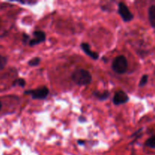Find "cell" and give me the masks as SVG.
I'll return each mask as SVG.
<instances>
[{
	"instance_id": "cell-1",
	"label": "cell",
	"mask_w": 155,
	"mask_h": 155,
	"mask_svg": "<svg viewBox=\"0 0 155 155\" xmlns=\"http://www.w3.org/2000/svg\"><path fill=\"white\" fill-rule=\"evenodd\" d=\"M72 80L79 86H86L92 81V75L86 70L78 69L73 73Z\"/></svg>"
},
{
	"instance_id": "cell-2",
	"label": "cell",
	"mask_w": 155,
	"mask_h": 155,
	"mask_svg": "<svg viewBox=\"0 0 155 155\" xmlns=\"http://www.w3.org/2000/svg\"><path fill=\"white\" fill-rule=\"evenodd\" d=\"M127 68H128V63L127 58L124 55L117 57L112 63V69L117 74H124L127 71Z\"/></svg>"
},
{
	"instance_id": "cell-3",
	"label": "cell",
	"mask_w": 155,
	"mask_h": 155,
	"mask_svg": "<svg viewBox=\"0 0 155 155\" xmlns=\"http://www.w3.org/2000/svg\"><path fill=\"white\" fill-rule=\"evenodd\" d=\"M24 93L31 95L33 99H45L47 95H48V89L43 86V87L39 88V89H34V90L26 91Z\"/></svg>"
},
{
	"instance_id": "cell-4",
	"label": "cell",
	"mask_w": 155,
	"mask_h": 155,
	"mask_svg": "<svg viewBox=\"0 0 155 155\" xmlns=\"http://www.w3.org/2000/svg\"><path fill=\"white\" fill-rule=\"evenodd\" d=\"M118 12L125 22H130L134 18L133 14L130 12V9L124 2H120L118 4Z\"/></svg>"
},
{
	"instance_id": "cell-5",
	"label": "cell",
	"mask_w": 155,
	"mask_h": 155,
	"mask_svg": "<svg viewBox=\"0 0 155 155\" xmlns=\"http://www.w3.org/2000/svg\"><path fill=\"white\" fill-rule=\"evenodd\" d=\"M129 101V97L127 93L124 91H118L115 93L114 97L113 102L115 105H119V104H125Z\"/></svg>"
},
{
	"instance_id": "cell-6",
	"label": "cell",
	"mask_w": 155,
	"mask_h": 155,
	"mask_svg": "<svg viewBox=\"0 0 155 155\" xmlns=\"http://www.w3.org/2000/svg\"><path fill=\"white\" fill-rule=\"evenodd\" d=\"M33 36H34V38L29 42V45L30 46L36 45L45 40V33L43 31H41V30L35 31L33 33Z\"/></svg>"
},
{
	"instance_id": "cell-7",
	"label": "cell",
	"mask_w": 155,
	"mask_h": 155,
	"mask_svg": "<svg viewBox=\"0 0 155 155\" xmlns=\"http://www.w3.org/2000/svg\"><path fill=\"white\" fill-rule=\"evenodd\" d=\"M81 48L82 49H83V51H84L87 55L90 56L93 60H97V59L98 58V54L95 52V51H92V50H91L90 46L89 45V44L83 42V43L81 44Z\"/></svg>"
},
{
	"instance_id": "cell-8",
	"label": "cell",
	"mask_w": 155,
	"mask_h": 155,
	"mask_svg": "<svg viewBox=\"0 0 155 155\" xmlns=\"http://www.w3.org/2000/svg\"><path fill=\"white\" fill-rule=\"evenodd\" d=\"M148 20L151 27L155 29V5H152L148 8Z\"/></svg>"
},
{
	"instance_id": "cell-9",
	"label": "cell",
	"mask_w": 155,
	"mask_h": 155,
	"mask_svg": "<svg viewBox=\"0 0 155 155\" xmlns=\"http://www.w3.org/2000/svg\"><path fill=\"white\" fill-rule=\"evenodd\" d=\"M93 95H95L97 98H98L99 100H101V101H104V100H106L107 98H108L109 95H110V94H109L108 92L105 91V92H95L93 93Z\"/></svg>"
},
{
	"instance_id": "cell-10",
	"label": "cell",
	"mask_w": 155,
	"mask_h": 155,
	"mask_svg": "<svg viewBox=\"0 0 155 155\" xmlns=\"http://www.w3.org/2000/svg\"><path fill=\"white\" fill-rule=\"evenodd\" d=\"M145 145L148 148L155 149V135L150 137L148 139H147L146 142H145Z\"/></svg>"
},
{
	"instance_id": "cell-11",
	"label": "cell",
	"mask_w": 155,
	"mask_h": 155,
	"mask_svg": "<svg viewBox=\"0 0 155 155\" xmlns=\"http://www.w3.org/2000/svg\"><path fill=\"white\" fill-rule=\"evenodd\" d=\"M148 75L145 74V75L142 76V78H141L140 82H139V87H144V86L148 83Z\"/></svg>"
},
{
	"instance_id": "cell-12",
	"label": "cell",
	"mask_w": 155,
	"mask_h": 155,
	"mask_svg": "<svg viewBox=\"0 0 155 155\" xmlns=\"http://www.w3.org/2000/svg\"><path fill=\"white\" fill-rule=\"evenodd\" d=\"M41 61V59L39 58H32L30 61L28 62L29 65L31 67H35V66H37V65L39 64Z\"/></svg>"
},
{
	"instance_id": "cell-13",
	"label": "cell",
	"mask_w": 155,
	"mask_h": 155,
	"mask_svg": "<svg viewBox=\"0 0 155 155\" xmlns=\"http://www.w3.org/2000/svg\"><path fill=\"white\" fill-rule=\"evenodd\" d=\"M7 64V58L2 55H0V71L3 70Z\"/></svg>"
},
{
	"instance_id": "cell-14",
	"label": "cell",
	"mask_w": 155,
	"mask_h": 155,
	"mask_svg": "<svg viewBox=\"0 0 155 155\" xmlns=\"http://www.w3.org/2000/svg\"><path fill=\"white\" fill-rule=\"evenodd\" d=\"M26 83H25V80H24V79H18V80H15V82H14L13 83V86H16V85H18V86H21V87H24V86H25Z\"/></svg>"
},
{
	"instance_id": "cell-15",
	"label": "cell",
	"mask_w": 155,
	"mask_h": 155,
	"mask_svg": "<svg viewBox=\"0 0 155 155\" xmlns=\"http://www.w3.org/2000/svg\"><path fill=\"white\" fill-rule=\"evenodd\" d=\"M78 143L79 144H84V142H82V141H79Z\"/></svg>"
},
{
	"instance_id": "cell-16",
	"label": "cell",
	"mask_w": 155,
	"mask_h": 155,
	"mask_svg": "<svg viewBox=\"0 0 155 155\" xmlns=\"http://www.w3.org/2000/svg\"><path fill=\"white\" fill-rule=\"evenodd\" d=\"M1 108H2V103L1 101H0V110H1Z\"/></svg>"
}]
</instances>
